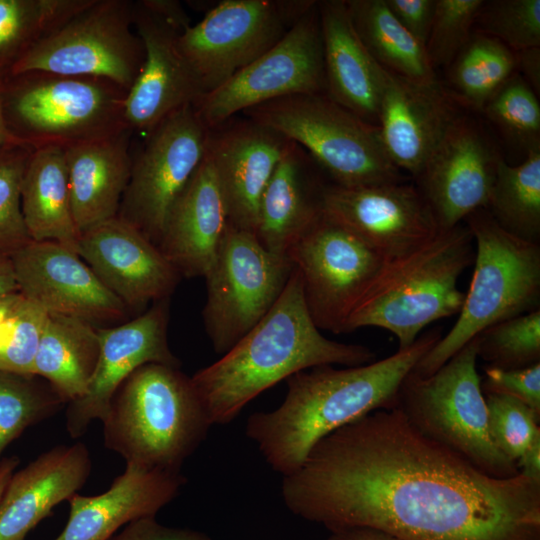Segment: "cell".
<instances>
[{
	"instance_id": "obj_1",
	"label": "cell",
	"mask_w": 540,
	"mask_h": 540,
	"mask_svg": "<svg viewBox=\"0 0 540 540\" xmlns=\"http://www.w3.org/2000/svg\"><path fill=\"white\" fill-rule=\"evenodd\" d=\"M296 516L402 540H540V482L490 476L418 431L396 406L320 439L282 476Z\"/></svg>"
},
{
	"instance_id": "obj_2",
	"label": "cell",
	"mask_w": 540,
	"mask_h": 540,
	"mask_svg": "<svg viewBox=\"0 0 540 540\" xmlns=\"http://www.w3.org/2000/svg\"><path fill=\"white\" fill-rule=\"evenodd\" d=\"M442 335L434 328L384 359L343 369L317 366L290 376L279 407L248 417L247 437L275 472H294L326 435L373 411L396 407L402 382Z\"/></svg>"
},
{
	"instance_id": "obj_3",
	"label": "cell",
	"mask_w": 540,
	"mask_h": 540,
	"mask_svg": "<svg viewBox=\"0 0 540 540\" xmlns=\"http://www.w3.org/2000/svg\"><path fill=\"white\" fill-rule=\"evenodd\" d=\"M364 345L325 337L307 309L294 267L269 312L222 357L198 370L191 382L212 425L233 421L246 404L290 376L323 365L373 362Z\"/></svg>"
},
{
	"instance_id": "obj_4",
	"label": "cell",
	"mask_w": 540,
	"mask_h": 540,
	"mask_svg": "<svg viewBox=\"0 0 540 540\" xmlns=\"http://www.w3.org/2000/svg\"><path fill=\"white\" fill-rule=\"evenodd\" d=\"M474 256L466 224L440 229L421 246L384 264L350 313L343 333L378 327L395 335L399 349L410 346L427 325L460 312L465 293L458 280Z\"/></svg>"
},
{
	"instance_id": "obj_5",
	"label": "cell",
	"mask_w": 540,
	"mask_h": 540,
	"mask_svg": "<svg viewBox=\"0 0 540 540\" xmlns=\"http://www.w3.org/2000/svg\"><path fill=\"white\" fill-rule=\"evenodd\" d=\"M105 446L126 463L180 472L211 427L191 377L148 363L131 373L101 420Z\"/></svg>"
},
{
	"instance_id": "obj_6",
	"label": "cell",
	"mask_w": 540,
	"mask_h": 540,
	"mask_svg": "<svg viewBox=\"0 0 540 540\" xmlns=\"http://www.w3.org/2000/svg\"><path fill=\"white\" fill-rule=\"evenodd\" d=\"M128 90L102 77L44 71L7 74L2 90L6 128L34 149L104 139L129 130Z\"/></svg>"
},
{
	"instance_id": "obj_7",
	"label": "cell",
	"mask_w": 540,
	"mask_h": 540,
	"mask_svg": "<svg viewBox=\"0 0 540 540\" xmlns=\"http://www.w3.org/2000/svg\"><path fill=\"white\" fill-rule=\"evenodd\" d=\"M475 245L474 271L453 327L413 372L429 376L486 328L540 309V244L503 230L487 209L464 220Z\"/></svg>"
},
{
	"instance_id": "obj_8",
	"label": "cell",
	"mask_w": 540,
	"mask_h": 540,
	"mask_svg": "<svg viewBox=\"0 0 540 540\" xmlns=\"http://www.w3.org/2000/svg\"><path fill=\"white\" fill-rule=\"evenodd\" d=\"M299 145L337 186L404 182L377 125L345 109L326 93L278 98L241 113Z\"/></svg>"
},
{
	"instance_id": "obj_9",
	"label": "cell",
	"mask_w": 540,
	"mask_h": 540,
	"mask_svg": "<svg viewBox=\"0 0 540 540\" xmlns=\"http://www.w3.org/2000/svg\"><path fill=\"white\" fill-rule=\"evenodd\" d=\"M477 359L475 337L433 374L411 371L400 386L397 406L425 436L490 476L510 478L519 470L491 438Z\"/></svg>"
},
{
	"instance_id": "obj_10",
	"label": "cell",
	"mask_w": 540,
	"mask_h": 540,
	"mask_svg": "<svg viewBox=\"0 0 540 540\" xmlns=\"http://www.w3.org/2000/svg\"><path fill=\"white\" fill-rule=\"evenodd\" d=\"M133 26V1L93 0L34 44L8 74L44 71L109 79L129 91L145 59Z\"/></svg>"
},
{
	"instance_id": "obj_11",
	"label": "cell",
	"mask_w": 540,
	"mask_h": 540,
	"mask_svg": "<svg viewBox=\"0 0 540 540\" xmlns=\"http://www.w3.org/2000/svg\"><path fill=\"white\" fill-rule=\"evenodd\" d=\"M293 264L267 251L254 233L228 226L204 276V327L217 354L226 353L274 306Z\"/></svg>"
},
{
	"instance_id": "obj_12",
	"label": "cell",
	"mask_w": 540,
	"mask_h": 540,
	"mask_svg": "<svg viewBox=\"0 0 540 540\" xmlns=\"http://www.w3.org/2000/svg\"><path fill=\"white\" fill-rule=\"evenodd\" d=\"M316 1L223 0L179 35L203 93L218 88L274 46ZM203 94V95H204Z\"/></svg>"
},
{
	"instance_id": "obj_13",
	"label": "cell",
	"mask_w": 540,
	"mask_h": 540,
	"mask_svg": "<svg viewBox=\"0 0 540 540\" xmlns=\"http://www.w3.org/2000/svg\"><path fill=\"white\" fill-rule=\"evenodd\" d=\"M207 136L194 106L186 105L153 128L132 158L117 217L156 246L171 209L205 157Z\"/></svg>"
},
{
	"instance_id": "obj_14",
	"label": "cell",
	"mask_w": 540,
	"mask_h": 540,
	"mask_svg": "<svg viewBox=\"0 0 540 540\" xmlns=\"http://www.w3.org/2000/svg\"><path fill=\"white\" fill-rule=\"evenodd\" d=\"M317 1L268 51L193 106L210 129L257 105L292 95L325 93Z\"/></svg>"
},
{
	"instance_id": "obj_15",
	"label": "cell",
	"mask_w": 540,
	"mask_h": 540,
	"mask_svg": "<svg viewBox=\"0 0 540 540\" xmlns=\"http://www.w3.org/2000/svg\"><path fill=\"white\" fill-rule=\"evenodd\" d=\"M309 314L320 330L344 331L355 305L387 260L342 225L320 218L290 248Z\"/></svg>"
},
{
	"instance_id": "obj_16",
	"label": "cell",
	"mask_w": 540,
	"mask_h": 540,
	"mask_svg": "<svg viewBox=\"0 0 540 540\" xmlns=\"http://www.w3.org/2000/svg\"><path fill=\"white\" fill-rule=\"evenodd\" d=\"M502 156L488 128L463 110L413 178L440 229L487 207Z\"/></svg>"
},
{
	"instance_id": "obj_17",
	"label": "cell",
	"mask_w": 540,
	"mask_h": 540,
	"mask_svg": "<svg viewBox=\"0 0 540 540\" xmlns=\"http://www.w3.org/2000/svg\"><path fill=\"white\" fill-rule=\"evenodd\" d=\"M322 213L347 228L387 261L433 238L440 228L414 183L347 188L325 184Z\"/></svg>"
},
{
	"instance_id": "obj_18",
	"label": "cell",
	"mask_w": 540,
	"mask_h": 540,
	"mask_svg": "<svg viewBox=\"0 0 540 540\" xmlns=\"http://www.w3.org/2000/svg\"><path fill=\"white\" fill-rule=\"evenodd\" d=\"M10 256L19 292L48 314L78 318L96 327L127 317L121 300L67 247L30 241Z\"/></svg>"
},
{
	"instance_id": "obj_19",
	"label": "cell",
	"mask_w": 540,
	"mask_h": 540,
	"mask_svg": "<svg viewBox=\"0 0 540 540\" xmlns=\"http://www.w3.org/2000/svg\"><path fill=\"white\" fill-rule=\"evenodd\" d=\"M77 254L128 311L140 314L170 298L181 279L155 244L117 216L82 232Z\"/></svg>"
},
{
	"instance_id": "obj_20",
	"label": "cell",
	"mask_w": 540,
	"mask_h": 540,
	"mask_svg": "<svg viewBox=\"0 0 540 540\" xmlns=\"http://www.w3.org/2000/svg\"><path fill=\"white\" fill-rule=\"evenodd\" d=\"M291 141L246 116L208 129L206 156L230 226L255 234L263 191Z\"/></svg>"
},
{
	"instance_id": "obj_21",
	"label": "cell",
	"mask_w": 540,
	"mask_h": 540,
	"mask_svg": "<svg viewBox=\"0 0 540 540\" xmlns=\"http://www.w3.org/2000/svg\"><path fill=\"white\" fill-rule=\"evenodd\" d=\"M169 298L153 303L136 318L119 326L100 328V355L86 393L67 403L66 428L82 436L93 420H102L124 380L139 367L159 363L180 367L168 344Z\"/></svg>"
},
{
	"instance_id": "obj_22",
	"label": "cell",
	"mask_w": 540,
	"mask_h": 540,
	"mask_svg": "<svg viewBox=\"0 0 540 540\" xmlns=\"http://www.w3.org/2000/svg\"><path fill=\"white\" fill-rule=\"evenodd\" d=\"M133 26L145 59L125 99V120L133 133L146 136L167 116L193 105L204 94L179 47L180 33L133 1Z\"/></svg>"
},
{
	"instance_id": "obj_23",
	"label": "cell",
	"mask_w": 540,
	"mask_h": 540,
	"mask_svg": "<svg viewBox=\"0 0 540 540\" xmlns=\"http://www.w3.org/2000/svg\"><path fill=\"white\" fill-rule=\"evenodd\" d=\"M463 110L442 82L424 86L388 73L377 126L391 162L415 178Z\"/></svg>"
},
{
	"instance_id": "obj_24",
	"label": "cell",
	"mask_w": 540,
	"mask_h": 540,
	"mask_svg": "<svg viewBox=\"0 0 540 540\" xmlns=\"http://www.w3.org/2000/svg\"><path fill=\"white\" fill-rule=\"evenodd\" d=\"M186 483L180 472L149 469L126 463L124 472L101 494L69 501V516L54 540H109L122 526L155 517Z\"/></svg>"
},
{
	"instance_id": "obj_25",
	"label": "cell",
	"mask_w": 540,
	"mask_h": 540,
	"mask_svg": "<svg viewBox=\"0 0 540 540\" xmlns=\"http://www.w3.org/2000/svg\"><path fill=\"white\" fill-rule=\"evenodd\" d=\"M91 468L89 451L78 442L56 446L14 472L0 498V540H24L82 488Z\"/></svg>"
},
{
	"instance_id": "obj_26",
	"label": "cell",
	"mask_w": 540,
	"mask_h": 540,
	"mask_svg": "<svg viewBox=\"0 0 540 540\" xmlns=\"http://www.w3.org/2000/svg\"><path fill=\"white\" fill-rule=\"evenodd\" d=\"M228 226L225 201L205 153L171 209L157 247L180 277H204Z\"/></svg>"
},
{
	"instance_id": "obj_27",
	"label": "cell",
	"mask_w": 540,
	"mask_h": 540,
	"mask_svg": "<svg viewBox=\"0 0 540 540\" xmlns=\"http://www.w3.org/2000/svg\"><path fill=\"white\" fill-rule=\"evenodd\" d=\"M326 95L377 125L387 74L367 51L350 20L345 0L317 1Z\"/></svg>"
},
{
	"instance_id": "obj_28",
	"label": "cell",
	"mask_w": 540,
	"mask_h": 540,
	"mask_svg": "<svg viewBox=\"0 0 540 540\" xmlns=\"http://www.w3.org/2000/svg\"><path fill=\"white\" fill-rule=\"evenodd\" d=\"M311 157L292 142L260 199L255 231L270 253L287 257L290 248L322 215L320 181Z\"/></svg>"
},
{
	"instance_id": "obj_29",
	"label": "cell",
	"mask_w": 540,
	"mask_h": 540,
	"mask_svg": "<svg viewBox=\"0 0 540 540\" xmlns=\"http://www.w3.org/2000/svg\"><path fill=\"white\" fill-rule=\"evenodd\" d=\"M131 136L124 130L64 148L72 214L80 234L117 216L131 173Z\"/></svg>"
},
{
	"instance_id": "obj_30",
	"label": "cell",
	"mask_w": 540,
	"mask_h": 540,
	"mask_svg": "<svg viewBox=\"0 0 540 540\" xmlns=\"http://www.w3.org/2000/svg\"><path fill=\"white\" fill-rule=\"evenodd\" d=\"M21 208L31 241L58 243L77 253L80 232L72 214L64 148L33 151L23 176Z\"/></svg>"
},
{
	"instance_id": "obj_31",
	"label": "cell",
	"mask_w": 540,
	"mask_h": 540,
	"mask_svg": "<svg viewBox=\"0 0 540 540\" xmlns=\"http://www.w3.org/2000/svg\"><path fill=\"white\" fill-rule=\"evenodd\" d=\"M99 355L98 327L78 318L48 314L33 373L49 382L69 403L86 393Z\"/></svg>"
},
{
	"instance_id": "obj_32",
	"label": "cell",
	"mask_w": 540,
	"mask_h": 540,
	"mask_svg": "<svg viewBox=\"0 0 540 540\" xmlns=\"http://www.w3.org/2000/svg\"><path fill=\"white\" fill-rule=\"evenodd\" d=\"M345 3L358 37L385 71L419 85L441 83L425 45L396 20L385 0H345Z\"/></svg>"
},
{
	"instance_id": "obj_33",
	"label": "cell",
	"mask_w": 540,
	"mask_h": 540,
	"mask_svg": "<svg viewBox=\"0 0 540 540\" xmlns=\"http://www.w3.org/2000/svg\"><path fill=\"white\" fill-rule=\"evenodd\" d=\"M445 69L443 85L447 91L465 109L480 113L516 72L515 52L499 40L474 31Z\"/></svg>"
},
{
	"instance_id": "obj_34",
	"label": "cell",
	"mask_w": 540,
	"mask_h": 540,
	"mask_svg": "<svg viewBox=\"0 0 540 540\" xmlns=\"http://www.w3.org/2000/svg\"><path fill=\"white\" fill-rule=\"evenodd\" d=\"M486 209L506 232L540 244V150L517 165L500 161Z\"/></svg>"
},
{
	"instance_id": "obj_35",
	"label": "cell",
	"mask_w": 540,
	"mask_h": 540,
	"mask_svg": "<svg viewBox=\"0 0 540 540\" xmlns=\"http://www.w3.org/2000/svg\"><path fill=\"white\" fill-rule=\"evenodd\" d=\"M92 0H0V73Z\"/></svg>"
},
{
	"instance_id": "obj_36",
	"label": "cell",
	"mask_w": 540,
	"mask_h": 540,
	"mask_svg": "<svg viewBox=\"0 0 540 540\" xmlns=\"http://www.w3.org/2000/svg\"><path fill=\"white\" fill-rule=\"evenodd\" d=\"M538 97L515 72L486 102L479 114L507 145L526 157L530 152L540 150Z\"/></svg>"
},
{
	"instance_id": "obj_37",
	"label": "cell",
	"mask_w": 540,
	"mask_h": 540,
	"mask_svg": "<svg viewBox=\"0 0 540 540\" xmlns=\"http://www.w3.org/2000/svg\"><path fill=\"white\" fill-rule=\"evenodd\" d=\"M64 404L45 379L0 370V455L27 427L54 415Z\"/></svg>"
},
{
	"instance_id": "obj_38",
	"label": "cell",
	"mask_w": 540,
	"mask_h": 540,
	"mask_svg": "<svg viewBox=\"0 0 540 540\" xmlns=\"http://www.w3.org/2000/svg\"><path fill=\"white\" fill-rule=\"evenodd\" d=\"M476 339L477 356L486 366L516 369L540 363V309L494 324Z\"/></svg>"
},
{
	"instance_id": "obj_39",
	"label": "cell",
	"mask_w": 540,
	"mask_h": 540,
	"mask_svg": "<svg viewBox=\"0 0 540 540\" xmlns=\"http://www.w3.org/2000/svg\"><path fill=\"white\" fill-rule=\"evenodd\" d=\"M474 31L499 40L514 52L540 47V0L483 1Z\"/></svg>"
},
{
	"instance_id": "obj_40",
	"label": "cell",
	"mask_w": 540,
	"mask_h": 540,
	"mask_svg": "<svg viewBox=\"0 0 540 540\" xmlns=\"http://www.w3.org/2000/svg\"><path fill=\"white\" fill-rule=\"evenodd\" d=\"M35 149L19 143L0 146V252L11 255L28 244L21 208V187Z\"/></svg>"
},
{
	"instance_id": "obj_41",
	"label": "cell",
	"mask_w": 540,
	"mask_h": 540,
	"mask_svg": "<svg viewBox=\"0 0 540 540\" xmlns=\"http://www.w3.org/2000/svg\"><path fill=\"white\" fill-rule=\"evenodd\" d=\"M47 315L23 296L0 323L1 371L34 374V361Z\"/></svg>"
},
{
	"instance_id": "obj_42",
	"label": "cell",
	"mask_w": 540,
	"mask_h": 540,
	"mask_svg": "<svg viewBox=\"0 0 540 540\" xmlns=\"http://www.w3.org/2000/svg\"><path fill=\"white\" fill-rule=\"evenodd\" d=\"M484 0H436L434 18L425 44L431 65L446 68L474 32Z\"/></svg>"
},
{
	"instance_id": "obj_43",
	"label": "cell",
	"mask_w": 540,
	"mask_h": 540,
	"mask_svg": "<svg viewBox=\"0 0 540 540\" xmlns=\"http://www.w3.org/2000/svg\"><path fill=\"white\" fill-rule=\"evenodd\" d=\"M484 397L491 438L496 447L516 463L540 436V415L511 396L488 393Z\"/></svg>"
},
{
	"instance_id": "obj_44",
	"label": "cell",
	"mask_w": 540,
	"mask_h": 540,
	"mask_svg": "<svg viewBox=\"0 0 540 540\" xmlns=\"http://www.w3.org/2000/svg\"><path fill=\"white\" fill-rule=\"evenodd\" d=\"M481 389L483 394L511 396L540 415V363L516 369L485 366Z\"/></svg>"
},
{
	"instance_id": "obj_45",
	"label": "cell",
	"mask_w": 540,
	"mask_h": 540,
	"mask_svg": "<svg viewBox=\"0 0 540 540\" xmlns=\"http://www.w3.org/2000/svg\"><path fill=\"white\" fill-rule=\"evenodd\" d=\"M385 3L396 20L425 45L434 18L436 0H385Z\"/></svg>"
},
{
	"instance_id": "obj_46",
	"label": "cell",
	"mask_w": 540,
	"mask_h": 540,
	"mask_svg": "<svg viewBox=\"0 0 540 540\" xmlns=\"http://www.w3.org/2000/svg\"><path fill=\"white\" fill-rule=\"evenodd\" d=\"M109 540H213L209 535L186 528L160 524L155 517L135 520Z\"/></svg>"
},
{
	"instance_id": "obj_47",
	"label": "cell",
	"mask_w": 540,
	"mask_h": 540,
	"mask_svg": "<svg viewBox=\"0 0 540 540\" xmlns=\"http://www.w3.org/2000/svg\"><path fill=\"white\" fill-rule=\"evenodd\" d=\"M139 3L180 34L191 26L188 14L177 0H140Z\"/></svg>"
},
{
	"instance_id": "obj_48",
	"label": "cell",
	"mask_w": 540,
	"mask_h": 540,
	"mask_svg": "<svg viewBox=\"0 0 540 540\" xmlns=\"http://www.w3.org/2000/svg\"><path fill=\"white\" fill-rule=\"evenodd\" d=\"M516 72L533 91L540 93V47H531L515 52Z\"/></svg>"
},
{
	"instance_id": "obj_49",
	"label": "cell",
	"mask_w": 540,
	"mask_h": 540,
	"mask_svg": "<svg viewBox=\"0 0 540 540\" xmlns=\"http://www.w3.org/2000/svg\"><path fill=\"white\" fill-rule=\"evenodd\" d=\"M327 540H402L385 531L370 527H349L331 531Z\"/></svg>"
},
{
	"instance_id": "obj_50",
	"label": "cell",
	"mask_w": 540,
	"mask_h": 540,
	"mask_svg": "<svg viewBox=\"0 0 540 540\" xmlns=\"http://www.w3.org/2000/svg\"><path fill=\"white\" fill-rule=\"evenodd\" d=\"M516 464L520 474L540 482V436L532 441Z\"/></svg>"
},
{
	"instance_id": "obj_51",
	"label": "cell",
	"mask_w": 540,
	"mask_h": 540,
	"mask_svg": "<svg viewBox=\"0 0 540 540\" xmlns=\"http://www.w3.org/2000/svg\"><path fill=\"white\" fill-rule=\"evenodd\" d=\"M19 292L11 256L0 252V293Z\"/></svg>"
},
{
	"instance_id": "obj_52",
	"label": "cell",
	"mask_w": 540,
	"mask_h": 540,
	"mask_svg": "<svg viewBox=\"0 0 540 540\" xmlns=\"http://www.w3.org/2000/svg\"><path fill=\"white\" fill-rule=\"evenodd\" d=\"M23 299L20 292L0 293V323Z\"/></svg>"
},
{
	"instance_id": "obj_53",
	"label": "cell",
	"mask_w": 540,
	"mask_h": 540,
	"mask_svg": "<svg viewBox=\"0 0 540 540\" xmlns=\"http://www.w3.org/2000/svg\"><path fill=\"white\" fill-rule=\"evenodd\" d=\"M19 463L17 457L6 458L0 462V498Z\"/></svg>"
},
{
	"instance_id": "obj_54",
	"label": "cell",
	"mask_w": 540,
	"mask_h": 540,
	"mask_svg": "<svg viewBox=\"0 0 540 540\" xmlns=\"http://www.w3.org/2000/svg\"><path fill=\"white\" fill-rule=\"evenodd\" d=\"M5 74L0 73V146L10 143H19L17 142L8 132L2 111V90ZM21 144V143H19Z\"/></svg>"
}]
</instances>
